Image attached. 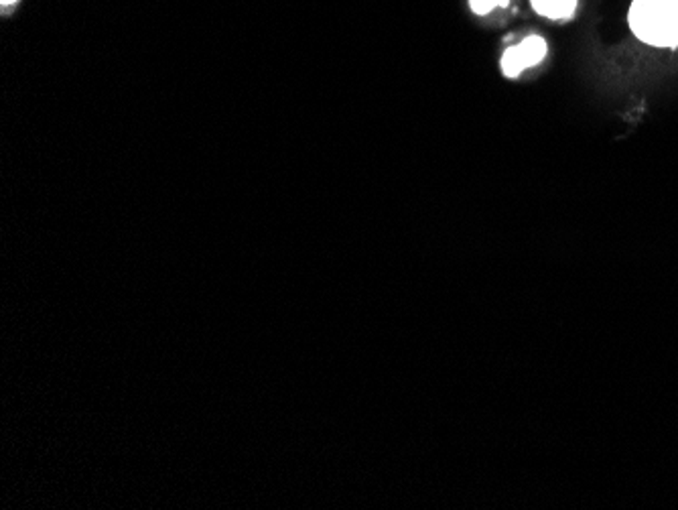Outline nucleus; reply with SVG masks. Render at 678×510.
<instances>
[{
    "mask_svg": "<svg viewBox=\"0 0 678 510\" xmlns=\"http://www.w3.org/2000/svg\"><path fill=\"white\" fill-rule=\"evenodd\" d=\"M518 50L522 53V59L526 63V68H534L547 58V41L538 35H530L526 37L524 41L518 45Z\"/></svg>",
    "mask_w": 678,
    "mask_h": 510,
    "instance_id": "7ed1b4c3",
    "label": "nucleus"
},
{
    "mask_svg": "<svg viewBox=\"0 0 678 510\" xmlns=\"http://www.w3.org/2000/svg\"><path fill=\"white\" fill-rule=\"evenodd\" d=\"M530 5L540 17L553 21H567L577 9V0H530Z\"/></svg>",
    "mask_w": 678,
    "mask_h": 510,
    "instance_id": "f03ea898",
    "label": "nucleus"
},
{
    "mask_svg": "<svg viewBox=\"0 0 678 510\" xmlns=\"http://www.w3.org/2000/svg\"><path fill=\"white\" fill-rule=\"evenodd\" d=\"M629 29L654 47H678V0H634Z\"/></svg>",
    "mask_w": 678,
    "mask_h": 510,
    "instance_id": "f257e3e1",
    "label": "nucleus"
},
{
    "mask_svg": "<svg viewBox=\"0 0 678 510\" xmlns=\"http://www.w3.org/2000/svg\"><path fill=\"white\" fill-rule=\"evenodd\" d=\"M17 0H3V6H9V5H14Z\"/></svg>",
    "mask_w": 678,
    "mask_h": 510,
    "instance_id": "423d86ee",
    "label": "nucleus"
},
{
    "mask_svg": "<svg viewBox=\"0 0 678 510\" xmlns=\"http://www.w3.org/2000/svg\"><path fill=\"white\" fill-rule=\"evenodd\" d=\"M469 6H472L475 14L484 17V14L492 13L496 6H508V0H469Z\"/></svg>",
    "mask_w": 678,
    "mask_h": 510,
    "instance_id": "39448f33",
    "label": "nucleus"
},
{
    "mask_svg": "<svg viewBox=\"0 0 678 510\" xmlns=\"http://www.w3.org/2000/svg\"><path fill=\"white\" fill-rule=\"evenodd\" d=\"M526 69V63L522 59L520 50L516 47H508L502 55V71H504L506 77H518Z\"/></svg>",
    "mask_w": 678,
    "mask_h": 510,
    "instance_id": "20e7f679",
    "label": "nucleus"
}]
</instances>
